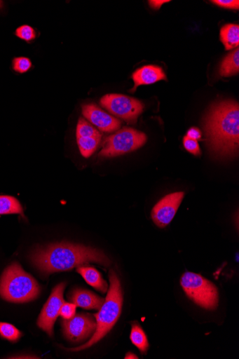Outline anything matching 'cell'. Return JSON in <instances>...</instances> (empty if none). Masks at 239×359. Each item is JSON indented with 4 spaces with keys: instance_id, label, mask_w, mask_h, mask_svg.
Here are the masks:
<instances>
[{
    "instance_id": "obj_19",
    "label": "cell",
    "mask_w": 239,
    "mask_h": 359,
    "mask_svg": "<svg viewBox=\"0 0 239 359\" xmlns=\"http://www.w3.org/2000/svg\"><path fill=\"white\" fill-rule=\"evenodd\" d=\"M18 214L24 216L20 202L11 196H0V215Z\"/></svg>"
},
{
    "instance_id": "obj_2",
    "label": "cell",
    "mask_w": 239,
    "mask_h": 359,
    "mask_svg": "<svg viewBox=\"0 0 239 359\" xmlns=\"http://www.w3.org/2000/svg\"><path fill=\"white\" fill-rule=\"evenodd\" d=\"M203 127L210 151L216 156L234 157L239 145V107L233 101L214 104L204 117Z\"/></svg>"
},
{
    "instance_id": "obj_20",
    "label": "cell",
    "mask_w": 239,
    "mask_h": 359,
    "mask_svg": "<svg viewBox=\"0 0 239 359\" xmlns=\"http://www.w3.org/2000/svg\"><path fill=\"white\" fill-rule=\"evenodd\" d=\"M0 336L10 341H16L22 337V334L13 325L0 322Z\"/></svg>"
},
{
    "instance_id": "obj_9",
    "label": "cell",
    "mask_w": 239,
    "mask_h": 359,
    "mask_svg": "<svg viewBox=\"0 0 239 359\" xmlns=\"http://www.w3.org/2000/svg\"><path fill=\"white\" fill-rule=\"evenodd\" d=\"M65 283L56 285L45 304L38 320V325L50 337L53 336V327L55 320L60 315V309L64 303L63 299Z\"/></svg>"
},
{
    "instance_id": "obj_25",
    "label": "cell",
    "mask_w": 239,
    "mask_h": 359,
    "mask_svg": "<svg viewBox=\"0 0 239 359\" xmlns=\"http://www.w3.org/2000/svg\"><path fill=\"white\" fill-rule=\"evenodd\" d=\"M212 3L224 8L238 10L239 8L238 0H214Z\"/></svg>"
},
{
    "instance_id": "obj_17",
    "label": "cell",
    "mask_w": 239,
    "mask_h": 359,
    "mask_svg": "<svg viewBox=\"0 0 239 359\" xmlns=\"http://www.w3.org/2000/svg\"><path fill=\"white\" fill-rule=\"evenodd\" d=\"M239 72V49L236 48L224 59L219 74L223 77H230Z\"/></svg>"
},
{
    "instance_id": "obj_15",
    "label": "cell",
    "mask_w": 239,
    "mask_h": 359,
    "mask_svg": "<svg viewBox=\"0 0 239 359\" xmlns=\"http://www.w3.org/2000/svg\"><path fill=\"white\" fill-rule=\"evenodd\" d=\"M77 272L93 287L102 293H106L109 290L107 282L102 278L101 274L94 268L81 266L78 267Z\"/></svg>"
},
{
    "instance_id": "obj_14",
    "label": "cell",
    "mask_w": 239,
    "mask_h": 359,
    "mask_svg": "<svg viewBox=\"0 0 239 359\" xmlns=\"http://www.w3.org/2000/svg\"><path fill=\"white\" fill-rule=\"evenodd\" d=\"M135 86L130 92H133L139 86L149 85L161 80H166V76L163 70L156 65H146L135 72L132 76Z\"/></svg>"
},
{
    "instance_id": "obj_18",
    "label": "cell",
    "mask_w": 239,
    "mask_h": 359,
    "mask_svg": "<svg viewBox=\"0 0 239 359\" xmlns=\"http://www.w3.org/2000/svg\"><path fill=\"white\" fill-rule=\"evenodd\" d=\"M131 342L137 347L142 354H146L149 348L147 337L139 323L132 324L130 337Z\"/></svg>"
},
{
    "instance_id": "obj_4",
    "label": "cell",
    "mask_w": 239,
    "mask_h": 359,
    "mask_svg": "<svg viewBox=\"0 0 239 359\" xmlns=\"http://www.w3.org/2000/svg\"><path fill=\"white\" fill-rule=\"evenodd\" d=\"M41 287L35 278L26 273L18 263L6 269L0 279V297L15 304L36 300Z\"/></svg>"
},
{
    "instance_id": "obj_23",
    "label": "cell",
    "mask_w": 239,
    "mask_h": 359,
    "mask_svg": "<svg viewBox=\"0 0 239 359\" xmlns=\"http://www.w3.org/2000/svg\"><path fill=\"white\" fill-rule=\"evenodd\" d=\"M76 307L73 303H64L61 307L60 315L63 319H71L76 316Z\"/></svg>"
},
{
    "instance_id": "obj_7",
    "label": "cell",
    "mask_w": 239,
    "mask_h": 359,
    "mask_svg": "<svg viewBox=\"0 0 239 359\" xmlns=\"http://www.w3.org/2000/svg\"><path fill=\"white\" fill-rule=\"evenodd\" d=\"M100 104L129 123H135L144 109L142 102L119 94L106 95L102 97Z\"/></svg>"
},
{
    "instance_id": "obj_8",
    "label": "cell",
    "mask_w": 239,
    "mask_h": 359,
    "mask_svg": "<svg viewBox=\"0 0 239 359\" xmlns=\"http://www.w3.org/2000/svg\"><path fill=\"white\" fill-rule=\"evenodd\" d=\"M64 337L73 343H80L93 335L96 330V320L89 313H78L69 320H62Z\"/></svg>"
},
{
    "instance_id": "obj_13",
    "label": "cell",
    "mask_w": 239,
    "mask_h": 359,
    "mask_svg": "<svg viewBox=\"0 0 239 359\" xmlns=\"http://www.w3.org/2000/svg\"><path fill=\"white\" fill-rule=\"evenodd\" d=\"M67 297L76 306L87 310H100L105 302L94 292L81 288L73 290Z\"/></svg>"
},
{
    "instance_id": "obj_1",
    "label": "cell",
    "mask_w": 239,
    "mask_h": 359,
    "mask_svg": "<svg viewBox=\"0 0 239 359\" xmlns=\"http://www.w3.org/2000/svg\"><path fill=\"white\" fill-rule=\"evenodd\" d=\"M32 263L42 273L70 271L90 263L105 267L111 264L107 255L97 249L71 243H59L36 248L30 255Z\"/></svg>"
},
{
    "instance_id": "obj_29",
    "label": "cell",
    "mask_w": 239,
    "mask_h": 359,
    "mask_svg": "<svg viewBox=\"0 0 239 359\" xmlns=\"http://www.w3.org/2000/svg\"><path fill=\"white\" fill-rule=\"evenodd\" d=\"M4 6V2L3 1H0V9H1Z\"/></svg>"
},
{
    "instance_id": "obj_11",
    "label": "cell",
    "mask_w": 239,
    "mask_h": 359,
    "mask_svg": "<svg viewBox=\"0 0 239 359\" xmlns=\"http://www.w3.org/2000/svg\"><path fill=\"white\" fill-rule=\"evenodd\" d=\"M76 137L80 151L86 158L94 154L102 140L98 130L83 118H79Z\"/></svg>"
},
{
    "instance_id": "obj_16",
    "label": "cell",
    "mask_w": 239,
    "mask_h": 359,
    "mask_svg": "<svg viewBox=\"0 0 239 359\" xmlns=\"http://www.w3.org/2000/svg\"><path fill=\"white\" fill-rule=\"evenodd\" d=\"M220 36L226 50L237 48L239 44V26L234 24L226 25L221 29Z\"/></svg>"
},
{
    "instance_id": "obj_22",
    "label": "cell",
    "mask_w": 239,
    "mask_h": 359,
    "mask_svg": "<svg viewBox=\"0 0 239 359\" xmlns=\"http://www.w3.org/2000/svg\"><path fill=\"white\" fill-rule=\"evenodd\" d=\"M32 67L29 58L25 57H17L13 60V69L20 74L29 72Z\"/></svg>"
},
{
    "instance_id": "obj_27",
    "label": "cell",
    "mask_w": 239,
    "mask_h": 359,
    "mask_svg": "<svg viewBox=\"0 0 239 359\" xmlns=\"http://www.w3.org/2000/svg\"><path fill=\"white\" fill-rule=\"evenodd\" d=\"M169 2L170 1H166V0H153H153H151V1L149 3L152 8L158 10L161 7L163 4Z\"/></svg>"
},
{
    "instance_id": "obj_3",
    "label": "cell",
    "mask_w": 239,
    "mask_h": 359,
    "mask_svg": "<svg viewBox=\"0 0 239 359\" xmlns=\"http://www.w3.org/2000/svg\"><path fill=\"white\" fill-rule=\"evenodd\" d=\"M109 280L110 287L107 299L98 313L94 315L97 324L95 334L86 344L68 350L80 351L91 347L104 339L111 331L118 320L121 314L123 297L121 281L114 270L109 272Z\"/></svg>"
},
{
    "instance_id": "obj_5",
    "label": "cell",
    "mask_w": 239,
    "mask_h": 359,
    "mask_svg": "<svg viewBox=\"0 0 239 359\" xmlns=\"http://www.w3.org/2000/svg\"><path fill=\"white\" fill-rule=\"evenodd\" d=\"M181 285L187 297L198 306L208 310H215L218 307V289L207 278L186 272L181 278Z\"/></svg>"
},
{
    "instance_id": "obj_21",
    "label": "cell",
    "mask_w": 239,
    "mask_h": 359,
    "mask_svg": "<svg viewBox=\"0 0 239 359\" xmlns=\"http://www.w3.org/2000/svg\"><path fill=\"white\" fill-rule=\"evenodd\" d=\"M15 36L27 43H31L36 39V32L31 26L24 25L16 29Z\"/></svg>"
},
{
    "instance_id": "obj_26",
    "label": "cell",
    "mask_w": 239,
    "mask_h": 359,
    "mask_svg": "<svg viewBox=\"0 0 239 359\" xmlns=\"http://www.w3.org/2000/svg\"><path fill=\"white\" fill-rule=\"evenodd\" d=\"M187 137L197 141L201 139L202 134L198 128L193 127L188 130Z\"/></svg>"
},
{
    "instance_id": "obj_6",
    "label": "cell",
    "mask_w": 239,
    "mask_h": 359,
    "mask_svg": "<svg viewBox=\"0 0 239 359\" xmlns=\"http://www.w3.org/2000/svg\"><path fill=\"white\" fill-rule=\"evenodd\" d=\"M146 140L144 133L133 128H123L106 140L99 156L111 158L123 155L141 148Z\"/></svg>"
},
{
    "instance_id": "obj_24",
    "label": "cell",
    "mask_w": 239,
    "mask_h": 359,
    "mask_svg": "<svg viewBox=\"0 0 239 359\" xmlns=\"http://www.w3.org/2000/svg\"><path fill=\"white\" fill-rule=\"evenodd\" d=\"M184 145L185 149L195 156H200L201 151L196 140L189 138L187 136L184 138Z\"/></svg>"
},
{
    "instance_id": "obj_10",
    "label": "cell",
    "mask_w": 239,
    "mask_h": 359,
    "mask_svg": "<svg viewBox=\"0 0 239 359\" xmlns=\"http://www.w3.org/2000/svg\"><path fill=\"white\" fill-rule=\"evenodd\" d=\"M184 197V192L179 191L168 194L153 208L151 217L160 228H164L175 217Z\"/></svg>"
},
{
    "instance_id": "obj_28",
    "label": "cell",
    "mask_w": 239,
    "mask_h": 359,
    "mask_svg": "<svg viewBox=\"0 0 239 359\" xmlns=\"http://www.w3.org/2000/svg\"><path fill=\"white\" fill-rule=\"evenodd\" d=\"M125 358H139L137 355L129 352L125 355Z\"/></svg>"
},
{
    "instance_id": "obj_12",
    "label": "cell",
    "mask_w": 239,
    "mask_h": 359,
    "mask_svg": "<svg viewBox=\"0 0 239 359\" xmlns=\"http://www.w3.org/2000/svg\"><path fill=\"white\" fill-rule=\"evenodd\" d=\"M82 110L84 117L102 132L114 133L121 126V122L118 118L94 104L84 105Z\"/></svg>"
}]
</instances>
